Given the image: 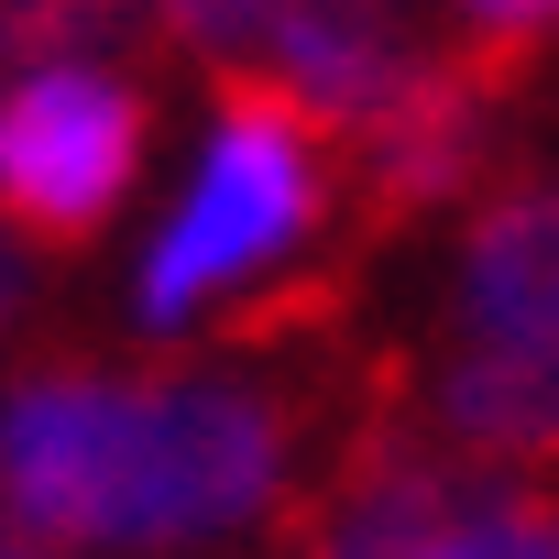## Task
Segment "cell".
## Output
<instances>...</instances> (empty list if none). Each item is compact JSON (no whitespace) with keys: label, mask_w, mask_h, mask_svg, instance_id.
Here are the masks:
<instances>
[{"label":"cell","mask_w":559,"mask_h":559,"mask_svg":"<svg viewBox=\"0 0 559 559\" xmlns=\"http://www.w3.org/2000/svg\"><path fill=\"white\" fill-rule=\"evenodd\" d=\"M428 56H439L428 0H274V34H263V67H286L330 132L373 121Z\"/></svg>","instance_id":"8992f818"},{"label":"cell","mask_w":559,"mask_h":559,"mask_svg":"<svg viewBox=\"0 0 559 559\" xmlns=\"http://www.w3.org/2000/svg\"><path fill=\"white\" fill-rule=\"evenodd\" d=\"M154 154V99L121 67H34L0 88V230L34 252H88L121 198L143 187Z\"/></svg>","instance_id":"3957f363"},{"label":"cell","mask_w":559,"mask_h":559,"mask_svg":"<svg viewBox=\"0 0 559 559\" xmlns=\"http://www.w3.org/2000/svg\"><path fill=\"white\" fill-rule=\"evenodd\" d=\"M132 384L110 362H34L0 395V504L23 548H121L132 504Z\"/></svg>","instance_id":"277c9868"},{"label":"cell","mask_w":559,"mask_h":559,"mask_svg":"<svg viewBox=\"0 0 559 559\" xmlns=\"http://www.w3.org/2000/svg\"><path fill=\"white\" fill-rule=\"evenodd\" d=\"M428 428L493 483H559V341H461L417 373Z\"/></svg>","instance_id":"5b68a950"},{"label":"cell","mask_w":559,"mask_h":559,"mask_svg":"<svg viewBox=\"0 0 559 559\" xmlns=\"http://www.w3.org/2000/svg\"><path fill=\"white\" fill-rule=\"evenodd\" d=\"M143 23V0H0V67L34 78V67H88Z\"/></svg>","instance_id":"ba28073f"},{"label":"cell","mask_w":559,"mask_h":559,"mask_svg":"<svg viewBox=\"0 0 559 559\" xmlns=\"http://www.w3.org/2000/svg\"><path fill=\"white\" fill-rule=\"evenodd\" d=\"M308 384H252L209 362H165L132 384V504L121 548H198L252 515H286L308 483Z\"/></svg>","instance_id":"7a4b0ae2"},{"label":"cell","mask_w":559,"mask_h":559,"mask_svg":"<svg viewBox=\"0 0 559 559\" xmlns=\"http://www.w3.org/2000/svg\"><path fill=\"white\" fill-rule=\"evenodd\" d=\"M461 330L559 341V176H504L461 219Z\"/></svg>","instance_id":"52a82bcc"},{"label":"cell","mask_w":559,"mask_h":559,"mask_svg":"<svg viewBox=\"0 0 559 559\" xmlns=\"http://www.w3.org/2000/svg\"><path fill=\"white\" fill-rule=\"evenodd\" d=\"M219 99V143L187 187V209L165 219V241L143 252V319H187L219 286L263 274L274 252H297L319 219H341V132L308 110V88L263 56L209 67Z\"/></svg>","instance_id":"6da1fadb"},{"label":"cell","mask_w":559,"mask_h":559,"mask_svg":"<svg viewBox=\"0 0 559 559\" xmlns=\"http://www.w3.org/2000/svg\"><path fill=\"white\" fill-rule=\"evenodd\" d=\"M439 559H559V493L548 483H504L483 515H461L439 537Z\"/></svg>","instance_id":"30bf717a"},{"label":"cell","mask_w":559,"mask_h":559,"mask_svg":"<svg viewBox=\"0 0 559 559\" xmlns=\"http://www.w3.org/2000/svg\"><path fill=\"white\" fill-rule=\"evenodd\" d=\"M23 308V263H12V241H0V319Z\"/></svg>","instance_id":"8fae6325"},{"label":"cell","mask_w":559,"mask_h":559,"mask_svg":"<svg viewBox=\"0 0 559 559\" xmlns=\"http://www.w3.org/2000/svg\"><path fill=\"white\" fill-rule=\"evenodd\" d=\"M143 34H154L165 56L230 67V56H263V34H274V0H143Z\"/></svg>","instance_id":"9c48e42d"}]
</instances>
